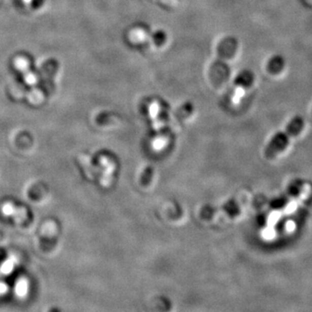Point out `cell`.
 <instances>
[{
	"mask_svg": "<svg viewBox=\"0 0 312 312\" xmlns=\"http://www.w3.org/2000/svg\"><path fill=\"white\" fill-rule=\"evenodd\" d=\"M303 128L304 120L301 115H296L292 118L287 124L286 130L277 133L268 142L264 152L265 158L272 160L280 155L289 147L292 139L300 135Z\"/></svg>",
	"mask_w": 312,
	"mask_h": 312,
	"instance_id": "cell-1",
	"label": "cell"
},
{
	"mask_svg": "<svg viewBox=\"0 0 312 312\" xmlns=\"http://www.w3.org/2000/svg\"><path fill=\"white\" fill-rule=\"evenodd\" d=\"M286 66L285 58L281 55H274L269 59L266 69L271 75H277L283 71Z\"/></svg>",
	"mask_w": 312,
	"mask_h": 312,
	"instance_id": "cell-2",
	"label": "cell"
},
{
	"mask_svg": "<svg viewBox=\"0 0 312 312\" xmlns=\"http://www.w3.org/2000/svg\"><path fill=\"white\" fill-rule=\"evenodd\" d=\"M254 79H255V76H254V72L250 70H244L238 75V77H236L234 84L242 87V88H249L253 85Z\"/></svg>",
	"mask_w": 312,
	"mask_h": 312,
	"instance_id": "cell-3",
	"label": "cell"
},
{
	"mask_svg": "<svg viewBox=\"0 0 312 312\" xmlns=\"http://www.w3.org/2000/svg\"><path fill=\"white\" fill-rule=\"evenodd\" d=\"M14 292L18 298H24L29 292V282L25 278H19L15 285Z\"/></svg>",
	"mask_w": 312,
	"mask_h": 312,
	"instance_id": "cell-4",
	"label": "cell"
},
{
	"mask_svg": "<svg viewBox=\"0 0 312 312\" xmlns=\"http://www.w3.org/2000/svg\"><path fill=\"white\" fill-rule=\"evenodd\" d=\"M16 264H17L16 259L13 257L6 259L0 265V273L5 275V276L10 275L14 270Z\"/></svg>",
	"mask_w": 312,
	"mask_h": 312,
	"instance_id": "cell-5",
	"label": "cell"
},
{
	"mask_svg": "<svg viewBox=\"0 0 312 312\" xmlns=\"http://www.w3.org/2000/svg\"><path fill=\"white\" fill-rule=\"evenodd\" d=\"M1 210H2V212L5 216H9V217L15 216L16 212H17L16 207L12 203L4 204Z\"/></svg>",
	"mask_w": 312,
	"mask_h": 312,
	"instance_id": "cell-6",
	"label": "cell"
},
{
	"mask_svg": "<svg viewBox=\"0 0 312 312\" xmlns=\"http://www.w3.org/2000/svg\"><path fill=\"white\" fill-rule=\"evenodd\" d=\"M8 286L5 282H0V296H3L8 292Z\"/></svg>",
	"mask_w": 312,
	"mask_h": 312,
	"instance_id": "cell-7",
	"label": "cell"
}]
</instances>
